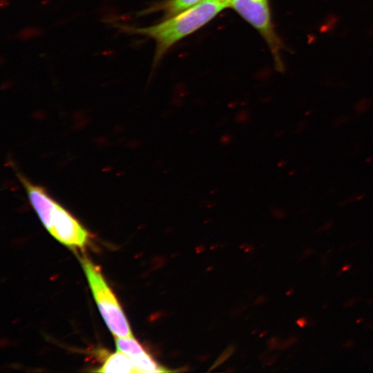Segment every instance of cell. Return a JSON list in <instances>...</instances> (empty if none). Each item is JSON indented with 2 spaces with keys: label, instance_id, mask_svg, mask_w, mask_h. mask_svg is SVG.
I'll use <instances>...</instances> for the list:
<instances>
[{
  "label": "cell",
  "instance_id": "2",
  "mask_svg": "<svg viewBox=\"0 0 373 373\" xmlns=\"http://www.w3.org/2000/svg\"><path fill=\"white\" fill-rule=\"evenodd\" d=\"M226 7L229 6L222 0H202L160 23L132 31L155 40L157 61L175 43L206 24Z\"/></svg>",
  "mask_w": 373,
  "mask_h": 373
},
{
  "label": "cell",
  "instance_id": "8",
  "mask_svg": "<svg viewBox=\"0 0 373 373\" xmlns=\"http://www.w3.org/2000/svg\"><path fill=\"white\" fill-rule=\"evenodd\" d=\"M305 323H306V321H305V319H304V320L303 319L302 321H300V320H299V321H298V324L300 327L305 326Z\"/></svg>",
  "mask_w": 373,
  "mask_h": 373
},
{
  "label": "cell",
  "instance_id": "9",
  "mask_svg": "<svg viewBox=\"0 0 373 373\" xmlns=\"http://www.w3.org/2000/svg\"><path fill=\"white\" fill-rule=\"evenodd\" d=\"M222 1H224L225 3H227L228 4V6H229V0H222Z\"/></svg>",
  "mask_w": 373,
  "mask_h": 373
},
{
  "label": "cell",
  "instance_id": "6",
  "mask_svg": "<svg viewBox=\"0 0 373 373\" xmlns=\"http://www.w3.org/2000/svg\"><path fill=\"white\" fill-rule=\"evenodd\" d=\"M95 371L98 372H137L129 357L118 350L111 354L101 367Z\"/></svg>",
  "mask_w": 373,
  "mask_h": 373
},
{
  "label": "cell",
  "instance_id": "7",
  "mask_svg": "<svg viewBox=\"0 0 373 373\" xmlns=\"http://www.w3.org/2000/svg\"><path fill=\"white\" fill-rule=\"evenodd\" d=\"M202 0H169L165 6L164 9L169 16L175 15L191 7L196 5Z\"/></svg>",
  "mask_w": 373,
  "mask_h": 373
},
{
  "label": "cell",
  "instance_id": "3",
  "mask_svg": "<svg viewBox=\"0 0 373 373\" xmlns=\"http://www.w3.org/2000/svg\"><path fill=\"white\" fill-rule=\"evenodd\" d=\"M80 262L102 316L115 337H133L128 323L99 269L86 257Z\"/></svg>",
  "mask_w": 373,
  "mask_h": 373
},
{
  "label": "cell",
  "instance_id": "1",
  "mask_svg": "<svg viewBox=\"0 0 373 373\" xmlns=\"http://www.w3.org/2000/svg\"><path fill=\"white\" fill-rule=\"evenodd\" d=\"M32 207L48 232L59 242L73 247H82L88 233L81 223L57 202L46 189L17 173Z\"/></svg>",
  "mask_w": 373,
  "mask_h": 373
},
{
  "label": "cell",
  "instance_id": "5",
  "mask_svg": "<svg viewBox=\"0 0 373 373\" xmlns=\"http://www.w3.org/2000/svg\"><path fill=\"white\" fill-rule=\"evenodd\" d=\"M117 349L131 359L137 372H164L133 337H115Z\"/></svg>",
  "mask_w": 373,
  "mask_h": 373
},
{
  "label": "cell",
  "instance_id": "4",
  "mask_svg": "<svg viewBox=\"0 0 373 373\" xmlns=\"http://www.w3.org/2000/svg\"><path fill=\"white\" fill-rule=\"evenodd\" d=\"M229 7L234 9L260 32L271 47L278 64H281L278 55L280 43L272 27L268 1L229 0Z\"/></svg>",
  "mask_w": 373,
  "mask_h": 373
}]
</instances>
